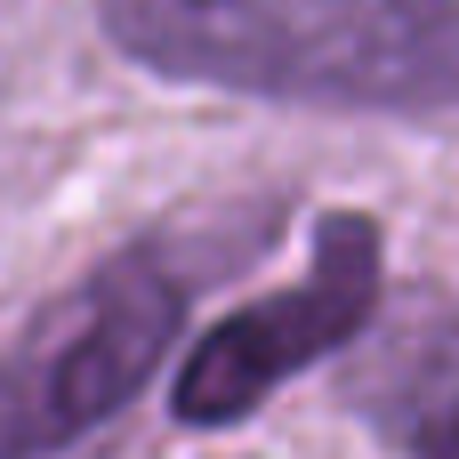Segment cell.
<instances>
[{
  "mask_svg": "<svg viewBox=\"0 0 459 459\" xmlns=\"http://www.w3.org/2000/svg\"><path fill=\"white\" fill-rule=\"evenodd\" d=\"M379 274H387V242L363 210H331L315 226V266L290 290H266L250 307H234L226 323H210L178 371V420L186 428H234L250 420L290 371L339 355L347 339H363L371 307H379Z\"/></svg>",
  "mask_w": 459,
  "mask_h": 459,
  "instance_id": "obj_3",
  "label": "cell"
},
{
  "mask_svg": "<svg viewBox=\"0 0 459 459\" xmlns=\"http://www.w3.org/2000/svg\"><path fill=\"white\" fill-rule=\"evenodd\" d=\"M178 323L186 274L161 250H121L97 266L0 355V459H48L97 436L161 371Z\"/></svg>",
  "mask_w": 459,
  "mask_h": 459,
  "instance_id": "obj_2",
  "label": "cell"
},
{
  "mask_svg": "<svg viewBox=\"0 0 459 459\" xmlns=\"http://www.w3.org/2000/svg\"><path fill=\"white\" fill-rule=\"evenodd\" d=\"M97 16L121 56L194 89L331 113L459 97V0H97Z\"/></svg>",
  "mask_w": 459,
  "mask_h": 459,
  "instance_id": "obj_1",
  "label": "cell"
},
{
  "mask_svg": "<svg viewBox=\"0 0 459 459\" xmlns=\"http://www.w3.org/2000/svg\"><path fill=\"white\" fill-rule=\"evenodd\" d=\"M355 411L395 459H459V299L411 307L355 371Z\"/></svg>",
  "mask_w": 459,
  "mask_h": 459,
  "instance_id": "obj_4",
  "label": "cell"
}]
</instances>
